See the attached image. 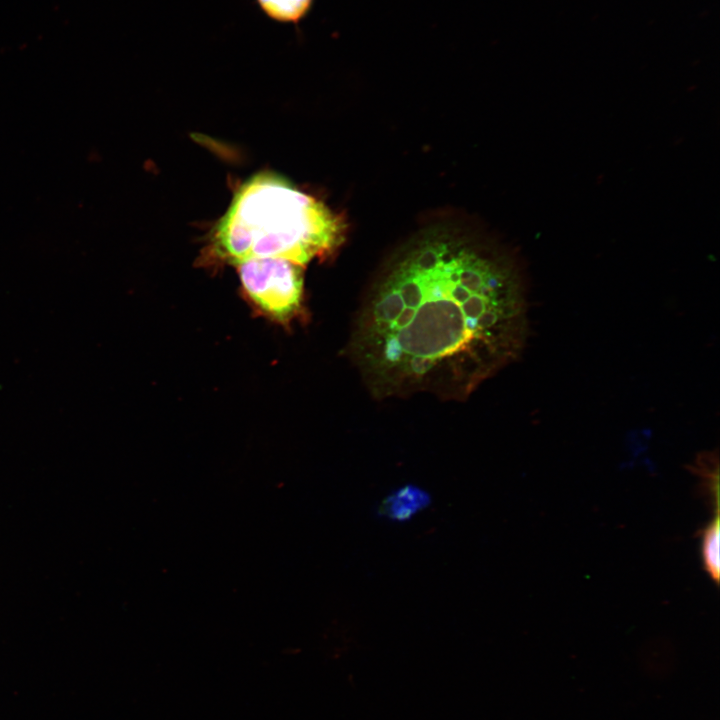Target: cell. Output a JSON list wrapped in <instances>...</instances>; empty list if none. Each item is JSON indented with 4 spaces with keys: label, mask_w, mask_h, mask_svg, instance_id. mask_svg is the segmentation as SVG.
Instances as JSON below:
<instances>
[{
    "label": "cell",
    "mask_w": 720,
    "mask_h": 720,
    "mask_svg": "<svg viewBox=\"0 0 720 720\" xmlns=\"http://www.w3.org/2000/svg\"><path fill=\"white\" fill-rule=\"evenodd\" d=\"M719 513L702 530L701 555L705 571L718 584L720 575V526Z\"/></svg>",
    "instance_id": "cell-6"
},
{
    "label": "cell",
    "mask_w": 720,
    "mask_h": 720,
    "mask_svg": "<svg viewBox=\"0 0 720 720\" xmlns=\"http://www.w3.org/2000/svg\"><path fill=\"white\" fill-rule=\"evenodd\" d=\"M242 287L265 314L289 322L303 307V265L286 258L257 257L237 264Z\"/></svg>",
    "instance_id": "cell-3"
},
{
    "label": "cell",
    "mask_w": 720,
    "mask_h": 720,
    "mask_svg": "<svg viewBox=\"0 0 720 720\" xmlns=\"http://www.w3.org/2000/svg\"><path fill=\"white\" fill-rule=\"evenodd\" d=\"M430 495L415 485H406L390 493L381 503L379 513L394 521H406L425 509Z\"/></svg>",
    "instance_id": "cell-4"
},
{
    "label": "cell",
    "mask_w": 720,
    "mask_h": 720,
    "mask_svg": "<svg viewBox=\"0 0 720 720\" xmlns=\"http://www.w3.org/2000/svg\"><path fill=\"white\" fill-rule=\"evenodd\" d=\"M344 236L342 216L286 179L260 173L237 190L213 242L218 256L236 265L279 257L304 266L334 253Z\"/></svg>",
    "instance_id": "cell-2"
},
{
    "label": "cell",
    "mask_w": 720,
    "mask_h": 720,
    "mask_svg": "<svg viewBox=\"0 0 720 720\" xmlns=\"http://www.w3.org/2000/svg\"><path fill=\"white\" fill-rule=\"evenodd\" d=\"M520 259L448 230L393 252L363 293L345 352L376 399L464 401L517 361L531 336Z\"/></svg>",
    "instance_id": "cell-1"
},
{
    "label": "cell",
    "mask_w": 720,
    "mask_h": 720,
    "mask_svg": "<svg viewBox=\"0 0 720 720\" xmlns=\"http://www.w3.org/2000/svg\"><path fill=\"white\" fill-rule=\"evenodd\" d=\"M257 3L269 18L298 25L310 11L313 0H257Z\"/></svg>",
    "instance_id": "cell-5"
}]
</instances>
